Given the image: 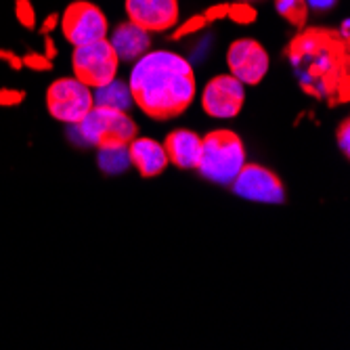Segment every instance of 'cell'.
Listing matches in <instances>:
<instances>
[{
    "label": "cell",
    "instance_id": "6da1fadb",
    "mask_svg": "<svg viewBox=\"0 0 350 350\" xmlns=\"http://www.w3.org/2000/svg\"><path fill=\"white\" fill-rule=\"evenodd\" d=\"M304 94L329 107L350 101V46L334 27H302L285 49Z\"/></svg>",
    "mask_w": 350,
    "mask_h": 350
},
{
    "label": "cell",
    "instance_id": "7a4b0ae2",
    "mask_svg": "<svg viewBox=\"0 0 350 350\" xmlns=\"http://www.w3.org/2000/svg\"><path fill=\"white\" fill-rule=\"evenodd\" d=\"M133 103L151 120L183 116L196 101V72L187 57L174 51H147L135 61L129 78Z\"/></svg>",
    "mask_w": 350,
    "mask_h": 350
},
{
    "label": "cell",
    "instance_id": "3957f363",
    "mask_svg": "<svg viewBox=\"0 0 350 350\" xmlns=\"http://www.w3.org/2000/svg\"><path fill=\"white\" fill-rule=\"evenodd\" d=\"M72 133L84 143L99 151L124 149L139 137V124L129 111L94 105L82 122L74 124Z\"/></svg>",
    "mask_w": 350,
    "mask_h": 350
},
{
    "label": "cell",
    "instance_id": "277c9868",
    "mask_svg": "<svg viewBox=\"0 0 350 350\" xmlns=\"http://www.w3.org/2000/svg\"><path fill=\"white\" fill-rule=\"evenodd\" d=\"M245 162L247 155L241 137L229 129H218L202 139V155L196 170L210 183L231 185Z\"/></svg>",
    "mask_w": 350,
    "mask_h": 350
},
{
    "label": "cell",
    "instance_id": "5b68a950",
    "mask_svg": "<svg viewBox=\"0 0 350 350\" xmlns=\"http://www.w3.org/2000/svg\"><path fill=\"white\" fill-rule=\"evenodd\" d=\"M46 111L53 120L74 126L94 107L92 88L82 84L78 78L61 76L46 88Z\"/></svg>",
    "mask_w": 350,
    "mask_h": 350
},
{
    "label": "cell",
    "instance_id": "8992f818",
    "mask_svg": "<svg viewBox=\"0 0 350 350\" xmlns=\"http://www.w3.org/2000/svg\"><path fill=\"white\" fill-rule=\"evenodd\" d=\"M72 70L74 78H78L88 88H101L118 78L120 59L107 38L88 42L82 46H74L72 53Z\"/></svg>",
    "mask_w": 350,
    "mask_h": 350
},
{
    "label": "cell",
    "instance_id": "52a82bcc",
    "mask_svg": "<svg viewBox=\"0 0 350 350\" xmlns=\"http://www.w3.org/2000/svg\"><path fill=\"white\" fill-rule=\"evenodd\" d=\"M59 29L70 44L82 46L107 38L109 21L99 5L90 0H74L59 15Z\"/></svg>",
    "mask_w": 350,
    "mask_h": 350
},
{
    "label": "cell",
    "instance_id": "ba28073f",
    "mask_svg": "<svg viewBox=\"0 0 350 350\" xmlns=\"http://www.w3.org/2000/svg\"><path fill=\"white\" fill-rule=\"evenodd\" d=\"M229 187L237 198L256 204H285L288 200L279 174L256 162H245Z\"/></svg>",
    "mask_w": 350,
    "mask_h": 350
},
{
    "label": "cell",
    "instance_id": "9c48e42d",
    "mask_svg": "<svg viewBox=\"0 0 350 350\" xmlns=\"http://www.w3.org/2000/svg\"><path fill=\"white\" fill-rule=\"evenodd\" d=\"M245 103V84L231 74H218L208 80L202 92V109L216 120L237 118Z\"/></svg>",
    "mask_w": 350,
    "mask_h": 350
},
{
    "label": "cell",
    "instance_id": "30bf717a",
    "mask_svg": "<svg viewBox=\"0 0 350 350\" xmlns=\"http://www.w3.org/2000/svg\"><path fill=\"white\" fill-rule=\"evenodd\" d=\"M227 66L229 74L235 76L241 84L256 86L265 80L271 68V57L258 40L237 38L229 44Z\"/></svg>",
    "mask_w": 350,
    "mask_h": 350
},
{
    "label": "cell",
    "instance_id": "8fae6325",
    "mask_svg": "<svg viewBox=\"0 0 350 350\" xmlns=\"http://www.w3.org/2000/svg\"><path fill=\"white\" fill-rule=\"evenodd\" d=\"M124 11L129 21L147 29L149 34H160L178 25L180 7L178 0H124Z\"/></svg>",
    "mask_w": 350,
    "mask_h": 350
},
{
    "label": "cell",
    "instance_id": "7c38bea8",
    "mask_svg": "<svg viewBox=\"0 0 350 350\" xmlns=\"http://www.w3.org/2000/svg\"><path fill=\"white\" fill-rule=\"evenodd\" d=\"M107 40L111 42L120 63H135L147 51H151V34L129 19L118 23Z\"/></svg>",
    "mask_w": 350,
    "mask_h": 350
},
{
    "label": "cell",
    "instance_id": "4fadbf2b",
    "mask_svg": "<svg viewBox=\"0 0 350 350\" xmlns=\"http://www.w3.org/2000/svg\"><path fill=\"white\" fill-rule=\"evenodd\" d=\"M129 149V160L131 166L139 170L143 178H155L160 176L168 168V155L160 141L149 139V137H137L131 141Z\"/></svg>",
    "mask_w": 350,
    "mask_h": 350
},
{
    "label": "cell",
    "instance_id": "5bb4252c",
    "mask_svg": "<svg viewBox=\"0 0 350 350\" xmlns=\"http://www.w3.org/2000/svg\"><path fill=\"white\" fill-rule=\"evenodd\" d=\"M168 162L180 170H196L202 155V137L189 129H174L164 139Z\"/></svg>",
    "mask_w": 350,
    "mask_h": 350
},
{
    "label": "cell",
    "instance_id": "9a60e30c",
    "mask_svg": "<svg viewBox=\"0 0 350 350\" xmlns=\"http://www.w3.org/2000/svg\"><path fill=\"white\" fill-rule=\"evenodd\" d=\"M92 99H94V105L111 107V109H120V111H129L133 105V94H131L129 82H122L118 78H113L109 84H105L101 88H94Z\"/></svg>",
    "mask_w": 350,
    "mask_h": 350
},
{
    "label": "cell",
    "instance_id": "2e32d148",
    "mask_svg": "<svg viewBox=\"0 0 350 350\" xmlns=\"http://www.w3.org/2000/svg\"><path fill=\"white\" fill-rule=\"evenodd\" d=\"M275 9L285 21L298 29H302L308 21L310 9L306 5V0H275Z\"/></svg>",
    "mask_w": 350,
    "mask_h": 350
},
{
    "label": "cell",
    "instance_id": "e0dca14e",
    "mask_svg": "<svg viewBox=\"0 0 350 350\" xmlns=\"http://www.w3.org/2000/svg\"><path fill=\"white\" fill-rule=\"evenodd\" d=\"M99 166L103 172L107 174H118L124 172L126 168L131 166L129 160V149H109V151H101L99 153Z\"/></svg>",
    "mask_w": 350,
    "mask_h": 350
},
{
    "label": "cell",
    "instance_id": "ac0fdd59",
    "mask_svg": "<svg viewBox=\"0 0 350 350\" xmlns=\"http://www.w3.org/2000/svg\"><path fill=\"white\" fill-rule=\"evenodd\" d=\"M227 17L237 23V25H250L258 19V11L254 9L252 3H245V0H235V3L229 5Z\"/></svg>",
    "mask_w": 350,
    "mask_h": 350
},
{
    "label": "cell",
    "instance_id": "d6986e66",
    "mask_svg": "<svg viewBox=\"0 0 350 350\" xmlns=\"http://www.w3.org/2000/svg\"><path fill=\"white\" fill-rule=\"evenodd\" d=\"M206 25H208V21H206L204 15H193V17H189V19L183 21L180 25H174L172 40H183V38H187V36H193V34H198V31H202Z\"/></svg>",
    "mask_w": 350,
    "mask_h": 350
},
{
    "label": "cell",
    "instance_id": "ffe728a7",
    "mask_svg": "<svg viewBox=\"0 0 350 350\" xmlns=\"http://www.w3.org/2000/svg\"><path fill=\"white\" fill-rule=\"evenodd\" d=\"M15 19L25 29H36V9L31 0H15Z\"/></svg>",
    "mask_w": 350,
    "mask_h": 350
},
{
    "label": "cell",
    "instance_id": "44dd1931",
    "mask_svg": "<svg viewBox=\"0 0 350 350\" xmlns=\"http://www.w3.org/2000/svg\"><path fill=\"white\" fill-rule=\"evenodd\" d=\"M21 59H23V68H27L31 72H40V74L51 72L53 70V63H55L44 53H36V51H27Z\"/></svg>",
    "mask_w": 350,
    "mask_h": 350
},
{
    "label": "cell",
    "instance_id": "7402d4cb",
    "mask_svg": "<svg viewBox=\"0 0 350 350\" xmlns=\"http://www.w3.org/2000/svg\"><path fill=\"white\" fill-rule=\"evenodd\" d=\"M25 90L21 88H0V107H17L25 101Z\"/></svg>",
    "mask_w": 350,
    "mask_h": 350
},
{
    "label": "cell",
    "instance_id": "603a6c76",
    "mask_svg": "<svg viewBox=\"0 0 350 350\" xmlns=\"http://www.w3.org/2000/svg\"><path fill=\"white\" fill-rule=\"evenodd\" d=\"M336 143L342 151L344 157L350 155V120L344 118L340 124H338V129H336Z\"/></svg>",
    "mask_w": 350,
    "mask_h": 350
},
{
    "label": "cell",
    "instance_id": "cb8c5ba5",
    "mask_svg": "<svg viewBox=\"0 0 350 350\" xmlns=\"http://www.w3.org/2000/svg\"><path fill=\"white\" fill-rule=\"evenodd\" d=\"M227 11H229V3H216V5H210L202 15L206 17V21H220L227 17Z\"/></svg>",
    "mask_w": 350,
    "mask_h": 350
},
{
    "label": "cell",
    "instance_id": "d4e9b609",
    "mask_svg": "<svg viewBox=\"0 0 350 350\" xmlns=\"http://www.w3.org/2000/svg\"><path fill=\"white\" fill-rule=\"evenodd\" d=\"M0 61H5L7 66L11 70H15V72H21L23 70V59L15 51H11V49H0Z\"/></svg>",
    "mask_w": 350,
    "mask_h": 350
},
{
    "label": "cell",
    "instance_id": "484cf974",
    "mask_svg": "<svg viewBox=\"0 0 350 350\" xmlns=\"http://www.w3.org/2000/svg\"><path fill=\"white\" fill-rule=\"evenodd\" d=\"M57 27H59V15H57V13H51V15L44 17V21L40 23L38 31L44 36V34H53V31H55Z\"/></svg>",
    "mask_w": 350,
    "mask_h": 350
},
{
    "label": "cell",
    "instance_id": "4316f807",
    "mask_svg": "<svg viewBox=\"0 0 350 350\" xmlns=\"http://www.w3.org/2000/svg\"><path fill=\"white\" fill-rule=\"evenodd\" d=\"M306 5H308V9L325 13V11H329V9H334L338 5V0H306Z\"/></svg>",
    "mask_w": 350,
    "mask_h": 350
},
{
    "label": "cell",
    "instance_id": "83f0119b",
    "mask_svg": "<svg viewBox=\"0 0 350 350\" xmlns=\"http://www.w3.org/2000/svg\"><path fill=\"white\" fill-rule=\"evenodd\" d=\"M42 38H44V55H46L51 61H55L57 55H59V49H57V44H55V40H53V34H44Z\"/></svg>",
    "mask_w": 350,
    "mask_h": 350
},
{
    "label": "cell",
    "instance_id": "f1b7e54d",
    "mask_svg": "<svg viewBox=\"0 0 350 350\" xmlns=\"http://www.w3.org/2000/svg\"><path fill=\"white\" fill-rule=\"evenodd\" d=\"M348 25H350V23H348V19H344V21H342V25H340V29H338V31H340V36H342V38H346V40H348Z\"/></svg>",
    "mask_w": 350,
    "mask_h": 350
},
{
    "label": "cell",
    "instance_id": "f546056e",
    "mask_svg": "<svg viewBox=\"0 0 350 350\" xmlns=\"http://www.w3.org/2000/svg\"><path fill=\"white\" fill-rule=\"evenodd\" d=\"M245 3H256V0H245Z\"/></svg>",
    "mask_w": 350,
    "mask_h": 350
}]
</instances>
